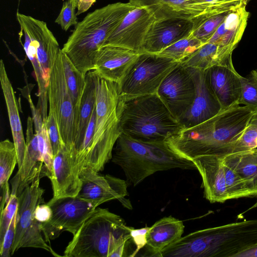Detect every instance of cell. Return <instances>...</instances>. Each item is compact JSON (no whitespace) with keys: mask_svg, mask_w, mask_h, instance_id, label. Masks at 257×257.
I'll return each instance as SVG.
<instances>
[{"mask_svg":"<svg viewBox=\"0 0 257 257\" xmlns=\"http://www.w3.org/2000/svg\"><path fill=\"white\" fill-rule=\"evenodd\" d=\"M132 239L130 227L120 216L96 208L84 221L64 252L66 257H111Z\"/></svg>","mask_w":257,"mask_h":257,"instance_id":"8992f818","label":"cell"},{"mask_svg":"<svg viewBox=\"0 0 257 257\" xmlns=\"http://www.w3.org/2000/svg\"><path fill=\"white\" fill-rule=\"evenodd\" d=\"M192 161L201 176L205 198L211 203H222L229 200L221 157L203 155L194 158Z\"/></svg>","mask_w":257,"mask_h":257,"instance_id":"44dd1931","label":"cell"},{"mask_svg":"<svg viewBox=\"0 0 257 257\" xmlns=\"http://www.w3.org/2000/svg\"><path fill=\"white\" fill-rule=\"evenodd\" d=\"M249 125L257 127V110L253 111Z\"/></svg>","mask_w":257,"mask_h":257,"instance_id":"bcb514c9","label":"cell"},{"mask_svg":"<svg viewBox=\"0 0 257 257\" xmlns=\"http://www.w3.org/2000/svg\"><path fill=\"white\" fill-rule=\"evenodd\" d=\"M222 163L228 199L252 197L251 191L241 176L223 160Z\"/></svg>","mask_w":257,"mask_h":257,"instance_id":"d590c367","label":"cell"},{"mask_svg":"<svg viewBox=\"0 0 257 257\" xmlns=\"http://www.w3.org/2000/svg\"><path fill=\"white\" fill-rule=\"evenodd\" d=\"M76 7L71 0L63 4L61 10L55 22L60 26L62 30L67 31L72 26L78 24Z\"/></svg>","mask_w":257,"mask_h":257,"instance_id":"f35d334b","label":"cell"},{"mask_svg":"<svg viewBox=\"0 0 257 257\" xmlns=\"http://www.w3.org/2000/svg\"><path fill=\"white\" fill-rule=\"evenodd\" d=\"M156 93L178 120L193 103L196 87L188 69L179 63L165 77Z\"/></svg>","mask_w":257,"mask_h":257,"instance_id":"7c38bea8","label":"cell"},{"mask_svg":"<svg viewBox=\"0 0 257 257\" xmlns=\"http://www.w3.org/2000/svg\"><path fill=\"white\" fill-rule=\"evenodd\" d=\"M244 3L231 10L207 43L233 51L241 40L247 26L249 13Z\"/></svg>","mask_w":257,"mask_h":257,"instance_id":"7402d4cb","label":"cell"},{"mask_svg":"<svg viewBox=\"0 0 257 257\" xmlns=\"http://www.w3.org/2000/svg\"><path fill=\"white\" fill-rule=\"evenodd\" d=\"M20 34L24 36V43L22 45L27 57L32 63L38 86V101L37 108L41 113L43 122H46L48 115V84L45 79L43 70L37 57L36 49L32 40L25 30L21 29Z\"/></svg>","mask_w":257,"mask_h":257,"instance_id":"f1b7e54d","label":"cell"},{"mask_svg":"<svg viewBox=\"0 0 257 257\" xmlns=\"http://www.w3.org/2000/svg\"><path fill=\"white\" fill-rule=\"evenodd\" d=\"M60 49L50 72L48 87L49 108L55 113L60 134L64 144L74 149L75 113L66 83Z\"/></svg>","mask_w":257,"mask_h":257,"instance_id":"30bf717a","label":"cell"},{"mask_svg":"<svg viewBox=\"0 0 257 257\" xmlns=\"http://www.w3.org/2000/svg\"><path fill=\"white\" fill-rule=\"evenodd\" d=\"M33 118L29 117L26 131L25 155L22 166L16 174L18 181L17 194L38 178L43 177L44 163L39 149L37 136L33 133Z\"/></svg>","mask_w":257,"mask_h":257,"instance_id":"cb8c5ba5","label":"cell"},{"mask_svg":"<svg viewBox=\"0 0 257 257\" xmlns=\"http://www.w3.org/2000/svg\"><path fill=\"white\" fill-rule=\"evenodd\" d=\"M250 0H246L247 3H248Z\"/></svg>","mask_w":257,"mask_h":257,"instance_id":"7dc6e473","label":"cell"},{"mask_svg":"<svg viewBox=\"0 0 257 257\" xmlns=\"http://www.w3.org/2000/svg\"><path fill=\"white\" fill-rule=\"evenodd\" d=\"M188 0H128L138 8H143L153 14L156 20L171 18H191L186 7Z\"/></svg>","mask_w":257,"mask_h":257,"instance_id":"83f0119b","label":"cell"},{"mask_svg":"<svg viewBox=\"0 0 257 257\" xmlns=\"http://www.w3.org/2000/svg\"><path fill=\"white\" fill-rule=\"evenodd\" d=\"M79 177L81 187L77 196L83 200L94 202L98 206L114 199L118 200L128 209L132 208L127 196V183L124 180L110 175L102 176L93 170L84 167Z\"/></svg>","mask_w":257,"mask_h":257,"instance_id":"4fadbf2b","label":"cell"},{"mask_svg":"<svg viewBox=\"0 0 257 257\" xmlns=\"http://www.w3.org/2000/svg\"><path fill=\"white\" fill-rule=\"evenodd\" d=\"M220 156L244 180L252 197L257 196V148Z\"/></svg>","mask_w":257,"mask_h":257,"instance_id":"4316f807","label":"cell"},{"mask_svg":"<svg viewBox=\"0 0 257 257\" xmlns=\"http://www.w3.org/2000/svg\"><path fill=\"white\" fill-rule=\"evenodd\" d=\"M252 113L246 106H234L199 124L182 128L165 142L176 153L191 161L203 155L223 156L244 133Z\"/></svg>","mask_w":257,"mask_h":257,"instance_id":"6da1fadb","label":"cell"},{"mask_svg":"<svg viewBox=\"0 0 257 257\" xmlns=\"http://www.w3.org/2000/svg\"><path fill=\"white\" fill-rule=\"evenodd\" d=\"M111 160L134 186L159 171L197 169L192 161L176 153L165 141H138L122 134L115 143Z\"/></svg>","mask_w":257,"mask_h":257,"instance_id":"277c9868","label":"cell"},{"mask_svg":"<svg viewBox=\"0 0 257 257\" xmlns=\"http://www.w3.org/2000/svg\"><path fill=\"white\" fill-rule=\"evenodd\" d=\"M203 44L201 41L191 34L158 54L180 63L189 57Z\"/></svg>","mask_w":257,"mask_h":257,"instance_id":"e575fe53","label":"cell"},{"mask_svg":"<svg viewBox=\"0 0 257 257\" xmlns=\"http://www.w3.org/2000/svg\"><path fill=\"white\" fill-rule=\"evenodd\" d=\"M96 78L94 70L86 74V83L80 104L75 110V153L80 148L95 107Z\"/></svg>","mask_w":257,"mask_h":257,"instance_id":"484cf974","label":"cell"},{"mask_svg":"<svg viewBox=\"0 0 257 257\" xmlns=\"http://www.w3.org/2000/svg\"><path fill=\"white\" fill-rule=\"evenodd\" d=\"M61 54L66 83L73 101L75 113L84 90L86 75H84L75 66L65 53L62 51Z\"/></svg>","mask_w":257,"mask_h":257,"instance_id":"d6a6232c","label":"cell"},{"mask_svg":"<svg viewBox=\"0 0 257 257\" xmlns=\"http://www.w3.org/2000/svg\"><path fill=\"white\" fill-rule=\"evenodd\" d=\"M244 2L247 3L246 0H188L186 7L189 13L193 17L201 13L232 9Z\"/></svg>","mask_w":257,"mask_h":257,"instance_id":"836d02e7","label":"cell"},{"mask_svg":"<svg viewBox=\"0 0 257 257\" xmlns=\"http://www.w3.org/2000/svg\"><path fill=\"white\" fill-rule=\"evenodd\" d=\"M16 18L20 28L28 33L35 46L37 59L49 84L51 69L60 50L58 42L46 22L19 12Z\"/></svg>","mask_w":257,"mask_h":257,"instance_id":"2e32d148","label":"cell"},{"mask_svg":"<svg viewBox=\"0 0 257 257\" xmlns=\"http://www.w3.org/2000/svg\"><path fill=\"white\" fill-rule=\"evenodd\" d=\"M46 125L54 156L64 143L60 134L55 113L50 108H49Z\"/></svg>","mask_w":257,"mask_h":257,"instance_id":"ab89813d","label":"cell"},{"mask_svg":"<svg viewBox=\"0 0 257 257\" xmlns=\"http://www.w3.org/2000/svg\"><path fill=\"white\" fill-rule=\"evenodd\" d=\"M232 52L227 48L206 43L180 63L185 68L205 70Z\"/></svg>","mask_w":257,"mask_h":257,"instance_id":"f546056e","label":"cell"},{"mask_svg":"<svg viewBox=\"0 0 257 257\" xmlns=\"http://www.w3.org/2000/svg\"><path fill=\"white\" fill-rule=\"evenodd\" d=\"M135 7L129 3L118 2L88 13L75 26L62 51L85 76L94 70L98 52L106 39Z\"/></svg>","mask_w":257,"mask_h":257,"instance_id":"3957f363","label":"cell"},{"mask_svg":"<svg viewBox=\"0 0 257 257\" xmlns=\"http://www.w3.org/2000/svg\"><path fill=\"white\" fill-rule=\"evenodd\" d=\"M140 53L119 46H102L98 52L94 71L98 77L119 84Z\"/></svg>","mask_w":257,"mask_h":257,"instance_id":"ffe728a7","label":"cell"},{"mask_svg":"<svg viewBox=\"0 0 257 257\" xmlns=\"http://www.w3.org/2000/svg\"><path fill=\"white\" fill-rule=\"evenodd\" d=\"M186 68L195 83L196 94L192 105L178 120L183 128L203 122L221 111L219 102L207 83L204 70L191 67Z\"/></svg>","mask_w":257,"mask_h":257,"instance_id":"ac0fdd59","label":"cell"},{"mask_svg":"<svg viewBox=\"0 0 257 257\" xmlns=\"http://www.w3.org/2000/svg\"><path fill=\"white\" fill-rule=\"evenodd\" d=\"M257 244V220H246L191 232L159 253L160 257H236Z\"/></svg>","mask_w":257,"mask_h":257,"instance_id":"7a4b0ae2","label":"cell"},{"mask_svg":"<svg viewBox=\"0 0 257 257\" xmlns=\"http://www.w3.org/2000/svg\"><path fill=\"white\" fill-rule=\"evenodd\" d=\"M150 228L148 226L140 229L130 227L131 238L134 245L136 246V249L131 256H135L140 250L146 245L147 234Z\"/></svg>","mask_w":257,"mask_h":257,"instance_id":"b9f144b4","label":"cell"},{"mask_svg":"<svg viewBox=\"0 0 257 257\" xmlns=\"http://www.w3.org/2000/svg\"><path fill=\"white\" fill-rule=\"evenodd\" d=\"M18 164V157L14 142L6 139L0 143V185L1 198L9 199V186L8 180L16 165Z\"/></svg>","mask_w":257,"mask_h":257,"instance_id":"1f68e13d","label":"cell"},{"mask_svg":"<svg viewBox=\"0 0 257 257\" xmlns=\"http://www.w3.org/2000/svg\"><path fill=\"white\" fill-rule=\"evenodd\" d=\"M52 215V210L51 207L47 203H45L39 204L34 212L35 219L42 223L49 221Z\"/></svg>","mask_w":257,"mask_h":257,"instance_id":"7bdbcfd3","label":"cell"},{"mask_svg":"<svg viewBox=\"0 0 257 257\" xmlns=\"http://www.w3.org/2000/svg\"><path fill=\"white\" fill-rule=\"evenodd\" d=\"M241 91L239 104L253 111L257 110V70H251L245 77L241 76Z\"/></svg>","mask_w":257,"mask_h":257,"instance_id":"8d00e7d4","label":"cell"},{"mask_svg":"<svg viewBox=\"0 0 257 257\" xmlns=\"http://www.w3.org/2000/svg\"><path fill=\"white\" fill-rule=\"evenodd\" d=\"M38 178L17 194L19 206L16 215V232L11 254L22 247H35L45 249L55 256H59L47 243L41 228L42 223L35 218L37 206L44 203V190L40 186Z\"/></svg>","mask_w":257,"mask_h":257,"instance_id":"ba28073f","label":"cell"},{"mask_svg":"<svg viewBox=\"0 0 257 257\" xmlns=\"http://www.w3.org/2000/svg\"><path fill=\"white\" fill-rule=\"evenodd\" d=\"M157 93L120 96L121 134L144 142H162L182 129Z\"/></svg>","mask_w":257,"mask_h":257,"instance_id":"5b68a950","label":"cell"},{"mask_svg":"<svg viewBox=\"0 0 257 257\" xmlns=\"http://www.w3.org/2000/svg\"><path fill=\"white\" fill-rule=\"evenodd\" d=\"M207 83L219 102L221 110L240 105L241 75L235 69L232 54L204 70Z\"/></svg>","mask_w":257,"mask_h":257,"instance_id":"5bb4252c","label":"cell"},{"mask_svg":"<svg viewBox=\"0 0 257 257\" xmlns=\"http://www.w3.org/2000/svg\"><path fill=\"white\" fill-rule=\"evenodd\" d=\"M16 215L17 213L13 217L6 232L3 243L0 246V254L1 257H9L11 256L12 248L15 236Z\"/></svg>","mask_w":257,"mask_h":257,"instance_id":"60d3db41","label":"cell"},{"mask_svg":"<svg viewBox=\"0 0 257 257\" xmlns=\"http://www.w3.org/2000/svg\"><path fill=\"white\" fill-rule=\"evenodd\" d=\"M235 8L224 11L201 13L194 16L191 18L194 25L191 34L203 44L206 43L228 13Z\"/></svg>","mask_w":257,"mask_h":257,"instance_id":"4dcf8cb0","label":"cell"},{"mask_svg":"<svg viewBox=\"0 0 257 257\" xmlns=\"http://www.w3.org/2000/svg\"><path fill=\"white\" fill-rule=\"evenodd\" d=\"M120 96L118 83L96 75L95 126L84 167L98 173L111 159L114 146L121 134Z\"/></svg>","mask_w":257,"mask_h":257,"instance_id":"52a82bcc","label":"cell"},{"mask_svg":"<svg viewBox=\"0 0 257 257\" xmlns=\"http://www.w3.org/2000/svg\"><path fill=\"white\" fill-rule=\"evenodd\" d=\"M77 9L76 16L88 10L96 0H71Z\"/></svg>","mask_w":257,"mask_h":257,"instance_id":"ee69618b","label":"cell"},{"mask_svg":"<svg viewBox=\"0 0 257 257\" xmlns=\"http://www.w3.org/2000/svg\"><path fill=\"white\" fill-rule=\"evenodd\" d=\"M191 18H171L155 20L143 45L142 52L158 54L179 40L191 34Z\"/></svg>","mask_w":257,"mask_h":257,"instance_id":"d6986e66","label":"cell"},{"mask_svg":"<svg viewBox=\"0 0 257 257\" xmlns=\"http://www.w3.org/2000/svg\"><path fill=\"white\" fill-rule=\"evenodd\" d=\"M155 20L147 9L135 7L125 15L102 46H119L141 53Z\"/></svg>","mask_w":257,"mask_h":257,"instance_id":"9a60e30c","label":"cell"},{"mask_svg":"<svg viewBox=\"0 0 257 257\" xmlns=\"http://www.w3.org/2000/svg\"><path fill=\"white\" fill-rule=\"evenodd\" d=\"M178 63L158 54L140 53L119 83L120 94L140 95L156 93L165 77Z\"/></svg>","mask_w":257,"mask_h":257,"instance_id":"9c48e42d","label":"cell"},{"mask_svg":"<svg viewBox=\"0 0 257 257\" xmlns=\"http://www.w3.org/2000/svg\"><path fill=\"white\" fill-rule=\"evenodd\" d=\"M0 82L8 113L9 121L18 157V169L23 164L26 143L24 139L16 97L7 74L4 62L0 61Z\"/></svg>","mask_w":257,"mask_h":257,"instance_id":"603a6c76","label":"cell"},{"mask_svg":"<svg viewBox=\"0 0 257 257\" xmlns=\"http://www.w3.org/2000/svg\"><path fill=\"white\" fill-rule=\"evenodd\" d=\"M47 204L52 215L49 221L42 223L41 228L45 240L49 242L64 231L75 235L98 206L77 196L51 199Z\"/></svg>","mask_w":257,"mask_h":257,"instance_id":"8fae6325","label":"cell"},{"mask_svg":"<svg viewBox=\"0 0 257 257\" xmlns=\"http://www.w3.org/2000/svg\"><path fill=\"white\" fill-rule=\"evenodd\" d=\"M80 170L75 153L64 144L54 156L51 180L53 189L52 199L77 196L81 187Z\"/></svg>","mask_w":257,"mask_h":257,"instance_id":"e0dca14e","label":"cell"},{"mask_svg":"<svg viewBox=\"0 0 257 257\" xmlns=\"http://www.w3.org/2000/svg\"><path fill=\"white\" fill-rule=\"evenodd\" d=\"M236 257H257V244L238 253Z\"/></svg>","mask_w":257,"mask_h":257,"instance_id":"f6af8a7d","label":"cell"},{"mask_svg":"<svg viewBox=\"0 0 257 257\" xmlns=\"http://www.w3.org/2000/svg\"><path fill=\"white\" fill-rule=\"evenodd\" d=\"M12 190L10 198L5 208L1 211L0 246L2 245L6 232L16 214L19 206V198L17 195L18 184L12 181Z\"/></svg>","mask_w":257,"mask_h":257,"instance_id":"74e56055","label":"cell"},{"mask_svg":"<svg viewBox=\"0 0 257 257\" xmlns=\"http://www.w3.org/2000/svg\"><path fill=\"white\" fill-rule=\"evenodd\" d=\"M183 222L172 216L156 221L147 234L145 247L150 256H157L165 248L176 241L184 232Z\"/></svg>","mask_w":257,"mask_h":257,"instance_id":"d4e9b609","label":"cell"}]
</instances>
